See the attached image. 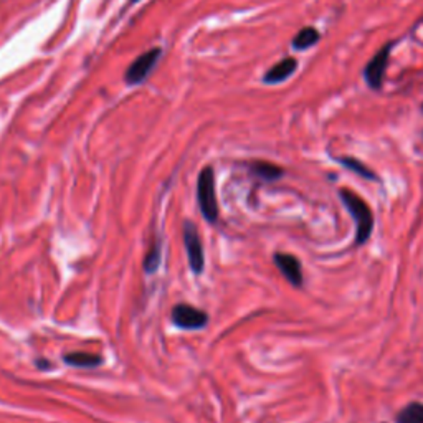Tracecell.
Listing matches in <instances>:
<instances>
[{"label": "cell", "mask_w": 423, "mask_h": 423, "mask_svg": "<svg viewBox=\"0 0 423 423\" xmlns=\"http://www.w3.org/2000/svg\"><path fill=\"white\" fill-rule=\"evenodd\" d=\"M341 200L355 220V245H364L372 235L373 230V215L371 207L361 197L355 195L349 188H341Z\"/></svg>", "instance_id": "6da1fadb"}, {"label": "cell", "mask_w": 423, "mask_h": 423, "mask_svg": "<svg viewBox=\"0 0 423 423\" xmlns=\"http://www.w3.org/2000/svg\"><path fill=\"white\" fill-rule=\"evenodd\" d=\"M197 199H199L200 212L207 222L214 223L218 218V202L215 195V177L212 168L202 169L197 182Z\"/></svg>", "instance_id": "7a4b0ae2"}, {"label": "cell", "mask_w": 423, "mask_h": 423, "mask_svg": "<svg viewBox=\"0 0 423 423\" xmlns=\"http://www.w3.org/2000/svg\"><path fill=\"white\" fill-rule=\"evenodd\" d=\"M392 47H394V42L384 45V47H382L380 50L367 61L366 68H364V80H366L369 88L376 89V91H379V89L382 88V84H384V76H385L387 66H389Z\"/></svg>", "instance_id": "3957f363"}, {"label": "cell", "mask_w": 423, "mask_h": 423, "mask_svg": "<svg viewBox=\"0 0 423 423\" xmlns=\"http://www.w3.org/2000/svg\"><path fill=\"white\" fill-rule=\"evenodd\" d=\"M184 243H186L188 265H191L192 272L195 274H200L204 272V265H205L204 248H202V242L195 225L188 222V220L184 223Z\"/></svg>", "instance_id": "277c9868"}, {"label": "cell", "mask_w": 423, "mask_h": 423, "mask_svg": "<svg viewBox=\"0 0 423 423\" xmlns=\"http://www.w3.org/2000/svg\"><path fill=\"white\" fill-rule=\"evenodd\" d=\"M162 50L161 48H152V50L142 53L141 57H138L136 60L131 63L128 71H126L124 80L128 84H139L149 76L152 68L156 66V63L159 61Z\"/></svg>", "instance_id": "5b68a950"}, {"label": "cell", "mask_w": 423, "mask_h": 423, "mask_svg": "<svg viewBox=\"0 0 423 423\" xmlns=\"http://www.w3.org/2000/svg\"><path fill=\"white\" fill-rule=\"evenodd\" d=\"M170 318H172V322L175 324V326L181 327V329H187V331L202 329V327H205L207 322H209V316H207V313L193 308V306H191V304L174 306Z\"/></svg>", "instance_id": "8992f818"}, {"label": "cell", "mask_w": 423, "mask_h": 423, "mask_svg": "<svg viewBox=\"0 0 423 423\" xmlns=\"http://www.w3.org/2000/svg\"><path fill=\"white\" fill-rule=\"evenodd\" d=\"M274 265L292 286L299 288L303 285V272H301V263L296 256L290 253H274Z\"/></svg>", "instance_id": "52a82bcc"}, {"label": "cell", "mask_w": 423, "mask_h": 423, "mask_svg": "<svg viewBox=\"0 0 423 423\" xmlns=\"http://www.w3.org/2000/svg\"><path fill=\"white\" fill-rule=\"evenodd\" d=\"M296 68H298V61H296V58L288 57L285 60L278 61L276 65H273L272 68L265 73L263 81L267 84L283 83V81H286L291 75H295Z\"/></svg>", "instance_id": "ba28073f"}, {"label": "cell", "mask_w": 423, "mask_h": 423, "mask_svg": "<svg viewBox=\"0 0 423 423\" xmlns=\"http://www.w3.org/2000/svg\"><path fill=\"white\" fill-rule=\"evenodd\" d=\"M319 38H321V34L314 27H304L292 38V48L299 52L309 50V48L319 42Z\"/></svg>", "instance_id": "9c48e42d"}, {"label": "cell", "mask_w": 423, "mask_h": 423, "mask_svg": "<svg viewBox=\"0 0 423 423\" xmlns=\"http://www.w3.org/2000/svg\"><path fill=\"white\" fill-rule=\"evenodd\" d=\"M250 169H251V172L256 175V177L263 179V181H268V182L278 181V179L285 174V170H283L280 165L272 164V162H265V161L253 162V164L250 165Z\"/></svg>", "instance_id": "30bf717a"}, {"label": "cell", "mask_w": 423, "mask_h": 423, "mask_svg": "<svg viewBox=\"0 0 423 423\" xmlns=\"http://www.w3.org/2000/svg\"><path fill=\"white\" fill-rule=\"evenodd\" d=\"M63 361H65L68 366L73 367H83V369H89V367H98L101 366L103 359L101 355L98 354H88V352H73V354H66L65 357H63Z\"/></svg>", "instance_id": "8fae6325"}, {"label": "cell", "mask_w": 423, "mask_h": 423, "mask_svg": "<svg viewBox=\"0 0 423 423\" xmlns=\"http://www.w3.org/2000/svg\"><path fill=\"white\" fill-rule=\"evenodd\" d=\"M397 423H423V403L412 402L402 408L395 418Z\"/></svg>", "instance_id": "7c38bea8"}, {"label": "cell", "mask_w": 423, "mask_h": 423, "mask_svg": "<svg viewBox=\"0 0 423 423\" xmlns=\"http://www.w3.org/2000/svg\"><path fill=\"white\" fill-rule=\"evenodd\" d=\"M337 162H341L346 169L352 170V172L361 175V177L367 179V181H377V175L373 174V170L369 169L367 165H364L361 161L354 159V157H339Z\"/></svg>", "instance_id": "4fadbf2b"}, {"label": "cell", "mask_w": 423, "mask_h": 423, "mask_svg": "<svg viewBox=\"0 0 423 423\" xmlns=\"http://www.w3.org/2000/svg\"><path fill=\"white\" fill-rule=\"evenodd\" d=\"M159 265H161V246L156 243V245L152 246V250L147 253L146 260H144V269H146V273H154Z\"/></svg>", "instance_id": "5bb4252c"}, {"label": "cell", "mask_w": 423, "mask_h": 423, "mask_svg": "<svg viewBox=\"0 0 423 423\" xmlns=\"http://www.w3.org/2000/svg\"><path fill=\"white\" fill-rule=\"evenodd\" d=\"M48 364H50V362H48V361H43V359H37V366H38L40 369H47V367H50V366H48Z\"/></svg>", "instance_id": "9a60e30c"}, {"label": "cell", "mask_w": 423, "mask_h": 423, "mask_svg": "<svg viewBox=\"0 0 423 423\" xmlns=\"http://www.w3.org/2000/svg\"><path fill=\"white\" fill-rule=\"evenodd\" d=\"M131 2H138V0H131Z\"/></svg>", "instance_id": "2e32d148"}, {"label": "cell", "mask_w": 423, "mask_h": 423, "mask_svg": "<svg viewBox=\"0 0 423 423\" xmlns=\"http://www.w3.org/2000/svg\"><path fill=\"white\" fill-rule=\"evenodd\" d=\"M422 111H423V105H422Z\"/></svg>", "instance_id": "e0dca14e"}]
</instances>
